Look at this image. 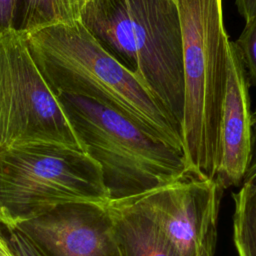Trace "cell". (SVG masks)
<instances>
[{"mask_svg":"<svg viewBox=\"0 0 256 256\" xmlns=\"http://www.w3.org/2000/svg\"><path fill=\"white\" fill-rule=\"evenodd\" d=\"M24 36L36 65L57 96H79L104 105L185 154L181 126L135 73L99 45L80 20Z\"/></svg>","mask_w":256,"mask_h":256,"instance_id":"obj_1","label":"cell"},{"mask_svg":"<svg viewBox=\"0 0 256 256\" xmlns=\"http://www.w3.org/2000/svg\"><path fill=\"white\" fill-rule=\"evenodd\" d=\"M16 0H0V30L13 28Z\"/></svg>","mask_w":256,"mask_h":256,"instance_id":"obj_17","label":"cell"},{"mask_svg":"<svg viewBox=\"0 0 256 256\" xmlns=\"http://www.w3.org/2000/svg\"><path fill=\"white\" fill-rule=\"evenodd\" d=\"M85 0H16L13 29L27 35L42 28L79 20Z\"/></svg>","mask_w":256,"mask_h":256,"instance_id":"obj_12","label":"cell"},{"mask_svg":"<svg viewBox=\"0 0 256 256\" xmlns=\"http://www.w3.org/2000/svg\"><path fill=\"white\" fill-rule=\"evenodd\" d=\"M107 200L101 168L83 150L55 143L0 150V224L15 225L63 204Z\"/></svg>","mask_w":256,"mask_h":256,"instance_id":"obj_4","label":"cell"},{"mask_svg":"<svg viewBox=\"0 0 256 256\" xmlns=\"http://www.w3.org/2000/svg\"><path fill=\"white\" fill-rule=\"evenodd\" d=\"M14 226L47 256H122L105 203L59 205Z\"/></svg>","mask_w":256,"mask_h":256,"instance_id":"obj_8","label":"cell"},{"mask_svg":"<svg viewBox=\"0 0 256 256\" xmlns=\"http://www.w3.org/2000/svg\"><path fill=\"white\" fill-rule=\"evenodd\" d=\"M0 256H12L0 238Z\"/></svg>","mask_w":256,"mask_h":256,"instance_id":"obj_20","label":"cell"},{"mask_svg":"<svg viewBox=\"0 0 256 256\" xmlns=\"http://www.w3.org/2000/svg\"><path fill=\"white\" fill-rule=\"evenodd\" d=\"M234 202L233 243L256 247V181L246 182L232 193Z\"/></svg>","mask_w":256,"mask_h":256,"instance_id":"obj_13","label":"cell"},{"mask_svg":"<svg viewBox=\"0 0 256 256\" xmlns=\"http://www.w3.org/2000/svg\"><path fill=\"white\" fill-rule=\"evenodd\" d=\"M256 181V106L252 111L251 121V156L243 183ZM242 183V184H243Z\"/></svg>","mask_w":256,"mask_h":256,"instance_id":"obj_16","label":"cell"},{"mask_svg":"<svg viewBox=\"0 0 256 256\" xmlns=\"http://www.w3.org/2000/svg\"><path fill=\"white\" fill-rule=\"evenodd\" d=\"M30 143L84 151L25 36L13 28L0 30V150Z\"/></svg>","mask_w":256,"mask_h":256,"instance_id":"obj_5","label":"cell"},{"mask_svg":"<svg viewBox=\"0 0 256 256\" xmlns=\"http://www.w3.org/2000/svg\"><path fill=\"white\" fill-rule=\"evenodd\" d=\"M84 151L101 168L109 199H125L194 175L183 152L92 100L58 95Z\"/></svg>","mask_w":256,"mask_h":256,"instance_id":"obj_3","label":"cell"},{"mask_svg":"<svg viewBox=\"0 0 256 256\" xmlns=\"http://www.w3.org/2000/svg\"><path fill=\"white\" fill-rule=\"evenodd\" d=\"M185 73L182 123L184 151L191 171L215 179L220 159V129L230 39L222 0H175Z\"/></svg>","mask_w":256,"mask_h":256,"instance_id":"obj_2","label":"cell"},{"mask_svg":"<svg viewBox=\"0 0 256 256\" xmlns=\"http://www.w3.org/2000/svg\"><path fill=\"white\" fill-rule=\"evenodd\" d=\"M0 238L12 256H47L26 233L14 225L0 224Z\"/></svg>","mask_w":256,"mask_h":256,"instance_id":"obj_15","label":"cell"},{"mask_svg":"<svg viewBox=\"0 0 256 256\" xmlns=\"http://www.w3.org/2000/svg\"><path fill=\"white\" fill-rule=\"evenodd\" d=\"M246 69L250 85L256 86V13L247 22L234 41Z\"/></svg>","mask_w":256,"mask_h":256,"instance_id":"obj_14","label":"cell"},{"mask_svg":"<svg viewBox=\"0 0 256 256\" xmlns=\"http://www.w3.org/2000/svg\"><path fill=\"white\" fill-rule=\"evenodd\" d=\"M79 20L109 55L137 75V49L127 0H85Z\"/></svg>","mask_w":256,"mask_h":256,"instance_id":"obj_10","label":"cell"},{"mask_svg":"<svg viewBox=\"0 0 256 256\" xmlns=\"http://www.w3.org/2000/svg\"><path fill=\"white\" fill-rule=\"evenodd\" d=\"M137 49V76L181 126L185 108L183 45L175 0H127Z\"/></svg>","mask_w":256,"mask_h":256,"instance_id":"obj_6","label":"cell"},{"mask_svg":"<svg viewBox=\"0 0 256 256\" xmlns=\"http://www.w3.org/2000/svg\"><path fill=\"white\" fill-rule=\"evenodd\" d=\"M238 256H256V247L234 245Z\"/></svg>","mask_w":256,"mask_h":256,"instance_id":"obj_19","label":"cell"},{"mask_svg":"<svg viewBox=\"0 0 256 256\" xmlns=\"http://www.w3.org/2000/svg\"><path fill=\"white\" fill-rule=\"evenodd\" d=\"M235 4L245 22L249 21L256 13V0H235Z\"/></svg>","mask_w":256,"mask_h":256,"instance_id":"obj_18","label":"cell"},{"mask_svg":"<svg viewBox=\"0 0 256 256\" xmlns=\"http://www.w3.org/2000/svg\"><path fill=\"white\" fill-rule=\"evenodd\" d=\"M249 85L242 58L234 41L230 40L221 114L220 159L215 177L223 190L242 185L250 162L252 111Z\"/></svg>","mask_w":256,"mask_h":256,"instance_id":"obj_9","label":"cell"},{"mask_svg":"<svg viewBox=\"0 0 256 256\" xmlns=\"http://www.w3.org/2000/svg\"><path fill=\"white\" fill-rule=\"evenodd\" d=\"M105 208L122 256H180L151 217L132 198L109 199Z\"/></svg>","mask_w":256,"mask_h":256,"instance_id":"obj_11","label":"cell"},{"mask_svg":"<svg viewBox=\"0 0 256 256\" xmlns=\"http://www.w3.org/2000/svg\"><path fill=\"white\" fill-rule=\"evenodd\" d=\"M223 189L216 179L188 175L130 197L180 256H214Z\"/></svg>","mask_w":256,"mask_h":256,"instance_id":"obj_7","label":"cell"}]
</instances>
